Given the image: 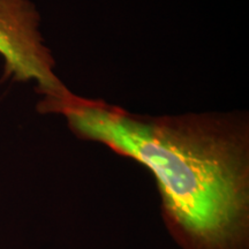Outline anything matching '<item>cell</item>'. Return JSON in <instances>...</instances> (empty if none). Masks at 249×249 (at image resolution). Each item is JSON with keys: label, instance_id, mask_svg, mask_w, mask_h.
I'll use <instances>...</instances> for the list:
<instances>
[{"label": "cell", "instance_id": "6da1fadb", "mask_svg": "<svg viewBox=\"0 0 249 249\" xmlns=\"http://www.w3.org/2000/svg\"><path fill=\"white\" fill-rule=\"evenodd\" d=\"M77 138L150 171L181 249H249V123L239 112L147 116L70 92L42 101Z\"/></svg>", "mask_w": 249, "mask_h": 249}, {"label": "cell", "instance_id": "7a4b0ae2", "mask_svg": "<svg viewBox=\"0 0 249 249\" xmlns=\"http://www.w3.org/2000/svg\"><path fill=\"white\" fill-rule=\"evenodd\" d=\"M40 18L30 0H0V55L5 76L35 81L43 101L71 91L55 74V61L39 31Z\"/></svg>", "mask_w": 249, "mask_h": 249}]
</instances>
